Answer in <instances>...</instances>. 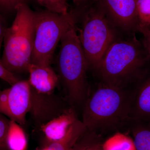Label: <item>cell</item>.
Returning a JSON list of instances; mask_svg holds the SVG:
<instances>
[{"label":"cell","instance_id":"obj_1","mask_svg":"<svg viewBox=\"0 0 150 150\" xmlns=\"http://www.w3.org/2000/svg\"><path fill=\"white\" fill-rule=\"evenodd\" d=\"M131 88H121L100 83L90 92L83 107V123L88 130L101 134L127 130L130 117Z\"/></svg>","mask_w":150,"mask_h":150},{"label":"cell","instance_id":"obj_2","mask_svg":"<svg viewBox=\"0 0 150 150\" xmlns=\"http://www.w3.org/2000/svg\"><path fill=\"white\" fill-rule=\"evenodd\" d=\"M150 64V55L136 35H122L110 45L95 73L100 82L121 88L134 84Z\"/></svg>","mask_w":150,"mask_h":150},{"label":"cell","instance_id":"obj_3","mask_svg":"<svg viewBox=\"0 0 150 150\" xmlns=\"http://www.w3.org/2000/svg\"><path fill=\"white\" fill-rule=\"evenodd\" d=\"M57 58L58 75L71 107L83 108L88 98L90 88L87 77L88 70L76 26L63 36Z\"/></svg>","mask_w":150,"mask_h":150},{"label":"cell","instance_id":"obj_4","mask_svg":"<svg viewBox=\"0 0 150 150\" xmlns=\"http://www.w3.org/2000/svg\"><path fill=\"white\" fill-rule=\"evenodd\" d=\"M16 11L14 20L5 33L4 51L0 60L3 67L15 75L28 72L31 64L35 18V12L25 2Z\"/></svg>","mask_w":150,"mask_h":150},{"label":"cell","instance_id":"obj_5","mask_svg":"<svg viewBox=\"0 0 150 150\" xmlns=\"http://www.w3.org/2000/svg\"><path fill=\"white\" fill-rule=\"evenodd\" d=\"M122 34L98 2L87 11L78 35L88 70L95 72L109 46Z\"/></svg>","mask_w":150,"mask_h":150},{"label":"cell","instance_id":"obj_6","mask_svg":"<svg viewBox=\"0 0 150 150\" xmlns=\"http://www.w3.org/2000/svg\"><path fill=\"white\" fill-rule=\"evenodd\" d=\"M76 21L72 12L65 15L48 10L35 12L31 63L51 66L57 45L66 32L76 26Z\"/></svg>","mask_w":150,"mask_h":150},{"label":"cell","instance_id":"obj_7","mask_svg":"<svg viewBox=\"0 0 150 150\" xmlns=\"http://www.w3.org/2000/svg\"><path fill=\"white\" fill-rule=\"evenodd\" d=\"M137 0H98L106 16L121 34L135 35L138 32Z\"/></svg>","mask_w":150,"mask_h":150},{"label":"cell","instance_id":"obj_8","mask_svg":"<svg viewBox=\"0 0 150 150\" xmlns=\"http://www.w3.org/2000/svg\"><path fill=\"white\" fill-rule=\"evenodd\" d=\"M30 100L29 112L35 123L39 127L59 116L71 107L67 100H64L54 92H40L31 87Z\"/></svg>","mask_w":150,"mask_h":150},{"label":"cell","instance_id":"obj_9","mask_svg":"<svg viewBox=\"0 0 150 150\" xmlns=\"http://www.w3.org/2000/svg\"><path fill=\"white\" fill-rule=\"evenodd\" d=\"M131 88V120L150 123V64Z\"/></svg>","mask_w":150,"mask_h":150},{"label":"cell","instance_id":"obj_10","mask_svg":"<svg viewBox=\"0 0 150 150\" xmlns=\"http://www.w3.org/2000/svg\"><path fill=\"white\" fill-rule=\"evenodd\" d=\"M30 87L28 80H19L9 88L5 115L21 126L26 123L30 110Z\"/></svg>","mask_w":150,"mask_h":150},{"label":"cell","instance_id":"obj_11","mask_svg":"<svg viewBox=\"0 0 150 150\" xmlns=\"http://www.w3.org/2000/svg\"><path fill=\"white\" fill-rule=\"evenodd\" d=\"M77 119L76 109L70 107L59 116L40 126V130L45 136L46 143L62 139Z\"/></svg>","mask_w":150,"mask_h":150},{"label":"cell","instance_id":"obj_12","mask_svg":"<svg viewBox=\"0 0 150 150\" xmlns=\"http://www.w3.org/2000/svg\"><path fill=\"white\" fill-rule=\"evenodd\" d=\"M28 81L31 88L40 92L55 91L59 78L51 66H41L31 63L28 68Z\"/></svg>","mask_w":150,"mask_h":150},{"label":"cell","instance_id":"obj_13","mask_svg":"<svg viewBox=\"0 0 150 150\" xmlns=\"http://www.w3.org/2000/svg\"><path fill=\"white\" fill-rule=\"evenodd\" d=\"M87 130L81 120L78 119L70 127L64 137L57 142L46 143L41 150H71Z\"/></svg>","mask_w":150,"mask_h":150},{"label":"cell","instance_id":"obj_14","mask_svg":"<svg viewBox=\"0 0 150 150\" xmlns=\"http://www.w3.org/2000/svg\"><path fill=\"white\" fill-rule=\"evenodd\" d=\"M128 131L133 137L137 150H150V123L131 120Z\"/></svg>","mask_w":150,"mask_h":150},{"label":"cell","instance_id":"obj_15","mask_svg":"<svg viewBox=\"0 0 150 150\" xmlns=\"http://www.w3.org/2000/svg\"><path fill=\"white\" fill-rule=\"evenodd\" d=\"M8 150H26L27 137L21 125L15 121L10 120L6 138Z\"/></svg>","mask_w":150,"mask_h":150},{"label":"cell","instance_id":"obj_16","mask_svg":"<svg viewBox=\"0 0 150 150\" xmlns=\"http://www.w3.org/2000/svg\"><path fill=\"white\" fill-rule=\"evenodd\" d=\"M103 150H137L134 140L122 132H115L102 145Z\"/></svg>","mask_w":150,"mask_h":150},{"label":"cell","instance_id":"obj_17","mask_svg":"<svg viewBox=\"0 0 150 150\" xmlns=\"http://www.w3.org/2000/svg\"><path fill=\"white\" fill-rule=\"evenodd\" d=\"M103 142L101 134L87 130L71 150H103Z\"/></svg>","mask_w":150,"mask_h":150},{"label":"cell","instance_id":"obj_18","mask_svg":"<svg viewBox=\"0 0 150 150\" xmlns=\"http://www.w3.org/2000/svg\"><path fill=\"white\" fill-rule=\"evenodd\" d=\"M137 11L138 28L150 30V0H137Z\"/></svg>","mask_w":150,"mask_h":150},{"label":"cell","instance_id":"obj_19","mask_svg":"<svg viewBox=\"0 0 150 150\" xmlns=\"http://www.w3.org/2000/svg\"><path fill=\"white\" fill-rule=\"evenodd\" d=\"M46 10L60 14H67L68 10L67 0H35Z\"/></svg>","mask_w":150,"mask_h":150},{"label":"cell","instance_id":"obj_20","mask_svg":"<svg viewBox=\"0 0 150 150\" xmlns=\"http://www.w3.org/2000/svg\"><path fill=\"white\" fill-rule=\"evenodd\" d=\"M10 119L0 113V150H8L6 144V138Z\"/></svg>","mask_w":150,"mask_h":150},{"label":"cell","instance_id":"obj_21","mask_svg":"<svg viewBox=\"0 0 150 150\" xmlns=\"http://www.w3.org/2000/svg\"><path fill=\"white\" fill-rule=\"evenodd\" d=\"M0 79L13 85L19 81L16 75L14 74L6 69L0 63Z\"/></svg>","mask_w":150,"mask_h":150},{"label":"cell","instance_id":"obj_22","mask_svg":"<svg viewBox=\"0 0 150 150\" xmlns=\"http://www.w3.org/2000/svg\"><path fill=\"white\" fill-rule=\"evenodd\" d=\"M24 2V0H0V7L6 10L16 11L18 7Z\"/></svg>","mask_w":150,"mask_h":150},{"label":"cell","instance_id":"obj_23","mask_svg":"<svg viewBox=\"0 0 150 150\" xmlns=\"http://www.w3.org/2000/svg\"><path fill=\"white\" fill-rule=\"evenodd\" d=\"M9 88L0 90V113L5 115L8 100Z\"/></svg>","mask_w":150,"mask_h":150},{"label":"cell","instance_id":"obj_24","mask_svg":"<svg viewBox=\"0 0 150 150\" xmlns=\"http://www.w3.org/2000/svg\"><path fill=\"white\" fill-rule=\"evenodd\" d=\"M138 31L143 35L142 41L150 55V30L139 28Z\"/></svg>","mask_w":150,"mask_h":150},{"label":"cell","instance_id":"obj_25","mask_svg":"<svg viewBox=\"0 0 150 150\" xmlns=\"http://www.w3.org/2000/svg\"><path fill=\"white\" fill-rule=\"evenodd\" d=\"M6 28L2 18L0 15V60H1V51L2 44L4 42V36Z\"/></svg>","mask_w":150,"mask_h":150},{"label":"cell","instance_id":"obj_26","mask_svg":"<svg viewBox=\"0 0 150 150\" xmlns=\"http://www.w3.org/2000/svg\"><path fill=\"white\" fill-rule=\"evenodd\" d=\"M73 1L75 4H76L77 5L79 6L88 0H73Z\"/></svg>","mask_w":150,"mask_h":150}]
</instances>
